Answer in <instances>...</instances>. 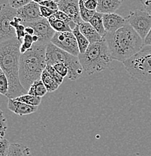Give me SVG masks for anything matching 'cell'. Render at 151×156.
I'll return each mask as SVG.
<instances>
[{
	"label": "cell",
	"mask_w": 151,
	"mask_h": 156,
	"mask_svg": "<svg viewBox=\"0 0 151 156\" xmlns=\"http://www.w3.org/2000/svg\"><path fill=\"white\" fill-rule=\"evenodd\" d=\"M25 27H26V29H25L26 34H27V35H32V36H33V35H35V30H34V29L32 28V27H30V26H25Z\"/></svg>",
	"instance_id": "38"
},
{
	"label": "cell",
	"mask_w": 151,
	"mask_h": 156,
	"mask_svg": "<svg viewBox=\"0 0 151 156\" xmlns=\"http://www.w3.org/2000/svg\"><path fill=\"white\" fill-rule=\"evenodd\" d=\"M8 129V122L4 113L0 110V139L5 137Z\"/></svg>",
	"instance_id": "27"
},
{
	"label": "cell",
	"mask_w": 151,
	"mask_h": 156,
	"mask_svg": "<svg viewBox=\"0 0 151 156\" xmlns=\"http://www.w3.org/2000/svg\"><path fill=\"white\" fill-rule=\"evenodd\" d=\"M47 92H48V89H47L46 87L45 86L44 83L42 82L41 80L40 79L32 83L27 93L34 95V96L42 98L46 95Z\"/></svg>",
	"instance_id": "21"
},
{
	"label": "cell",
	"mask_w": 151,
	"mask_h": 156,
	"mask_svg": "<svg viewBox=\"0 0 151 156\" xmlns=\"http://www.w3.org/2000/svg\"><path fill=\"white\" fill-rule=\"evenodd\" d=\"M53 66L55 68V70L60 74L62 77L64 78L66 77H68V75H69V69H68V68L63 63H56Z\"/></svg>",
	"instance_id": "31"
},
{
	"label": "cell",
	"mask_w": 151,
	"mask_h": 156,
	"mask_svg": "<svg viewBox=\"0 0 151 156\" xmlns=\"http://www.w3.org/2000/svg\"><path fill=\"white\" fill-rule=\"evenodd\" d=\"M78 58L84 71L88 75L106 69L113 61L104 38L99 41L90 44L85 53L78 55Z\"/></svg>",
	"instance_id": "4"
},
{
	"label": "cell",
	"mask_w": 151,
	"mask_h": 156,
	"mask_svg": "<svg viewBox=\"0 0 151 156\" xmlns=\"http://www.w3.org/2000/svg\"><path fill=\"white\" fill-rule=\"evenodd\" d=\"M32 0H9V4L13 9L17 10L31 2Z\"/></svg>",
	"instance_id": "30"
},
{
	"label": "cell",
	"mask_w": 151,
	"mask_h": 156,
	"mask_svg": "<svg viewBox=\"0 0 151 156\" xmlns=\"http://www.w3.org/2000/svg\"><path fill=\"white\" fill-rule=\"evenodd\" d=\"M32 2H36V3H38V4H40L41 2H43L44 0H32Z\"/></svg>",
	"instance_id": "40"
},
{
	"label": "cell",
	"mask_w": 151,
	"mask_h": 156,
	"mask_svg": "<svg viewBox=\"0 0 151 156\" xmlns=\"http://www.w3.org/2000/svg\"><path fill=\"white\" fill-rule=\"evenodd\" d=\"M84 5L87 9L96 11L98 6V0H87L84 2Z\"/></svg>",
	"instance_id": "35"
},
{
	"label": "cell",
	"mask_w": 151,
	"mask_h": 156,
	"mask_svg": "<svg viewBox=\"0 0 151 156\" xmlns=\"http://www.w3.org/2000/svg\"><path fill=\"white\" fill-rule=\"evenodd\" d=\"M55 14H56V13H55ZM55 14H53V15H51V16H50V17H48V22L51 23V22H53V21L56 20V15H55Z\"/></svg>",
	"instance_id": "39"
},
{
	"label": "cell",
	"mask_w": 151,
	"mask_h": 156,
	"mask_svg": "<svg viewBox=\"0 0 151 156\" xmlns=\"http://www.w3.org/2000/svg\"><path fill=\"white\" fill-rule=\"evenodd\" d=\"M34 41L33 39H32V36L30 35H26L23 39V41L21 43L20 50L21 54L23 53H25L26 52L28 51L29 50H30L32 48V47L33 46Z\"/></svg>",
	"instance_id": "25"
},
{
	"label": "cell",
	"mask_w": 151,
	"mask_h": 156,
	"mask_svg": "<svg viewBox=\"0 0 151 156\" xmlns=\"http://www.w3.org/2000/svg\"><path fill=\"white\" fill-rule=\"evenodd\" d=\"M26 27L23 23L20 24L17 27L15 28V32H16V38L18 39L20 41H23V39L25 35H27L25 32Z\"/></svg>",
	"instance_id": "33"
},
{
	"label": "cell",
	"mask_w": 151,
	"mask_h": 156,
	"mask_svg": "<svg viewBox=\"0 0 151 156\" xmlns=\"http://www.w3.org/2000/svg\"><path fill=\"white\" fill-rule=\"evenodd\" d=\"M126 23L144 40L151 29V14L146 10H135L126 17Z\"/></svg>",
	"instance_id": "8"
},
{
	"label": "cell",
	"mask_w": 151,
	"mask_h": 156,
	"mask_svg": "<svg viewBox=\"0 0 151 156\" xmlns=\"http://www.w3.org/2000/svg\"><path fill=\"white\" fill-rule=\"evenodd\" d=\"M47 45L34 43L30 50L21 54L19 76L21 84L27 92L32 83L41 79V73L46 68Z\"/></svg>",
	"instance_id": "3"
},
{
	"label": "cell",
	"mask_w": 151,
	"mask_h": 156,
	"mask_svg": "<svg viewBox=\"0 0 151 156\" xmlns=\"http://www.w3.org/2000/svg\"><path fill=\"white\" fill-rule=\"evenodd\" d=\"M123 2V0H98L96 11L103 14L114 13Z\"/></svg>",
	"instance_id": "15"
},
{
	"label": "cell",
	"mask_w": 151,
	"mask_h": 156,
	"mask_svg": "<svg viewBox=\"0 0 151 156\" xmlns=\"http://www.w3.org/2000/svg\"><path fill=\"white\" fill-rule=\"evenodd\" d=\"M15 100L25 103L27 105H31V106L38 107L41 102V97L34 96V95H30V94H25V95H20V96L15 98Z\"/></svg>",
	"instance_id": "22"
},
{
	"label": "cell",
	"mask_w": 151,
	"mask_h": 156,
	"mask_svg": "<svg viewBox=\"0 0 151 156\" xmlns=\"http://www.w3.org/2000/svg\"><path fill=\"white\" fill-rule=\"evenodd\" d=\"M72 33L74 34V35L76 38V40H77L80 53H84L86 52V50H87V48H88L90 43L87 40V38L81 33L78 25L76 26L75 28L73 29Z\"/></svg>",
	"instance_id": "20"
},
{
	"label": "cell",
	"mask_w": 151,
	"mask_h": 156,
	"mask_svg": "<svg viewBox=\"0 0 151 156\" xmlns=\"http://www.w3.org/2000/svg\"><path fill=\"white\" fill-rule=\"evenodd\" d=\"M50 26L53 30L56 32H72L69 23L64 22V21L59 20L56 19V20L50 23Z\"/></svg>",
	"instance_id": "24"
},
{
	"label": "cell",
	"mask_w": 151,
	"mask_h": 156,
	"mask_svg": "<svg viewBox=\"0 0 151 156\" xmlns=\"http://www.w3.org/2000/svg\"><path fill=\"white\" fill-rule=\"evenodd\" d=\"M104 38L112 59L121 62L134 56L144 46V40L127 23L116 32H107Z\"/></svg>",
	"instance_id": "2"
},
{
	"label": "cell",
	"mask_w": 151,
	"mask_h": 156,
	"mask_svg": "<svg viewBox=\"0 0 151 156\" xmlns=\"http://www.w3.org/2000/svg\"><path fill=\"white\" fill-rule=\"evenodd\" d=\"M46 62L48 66H53L58 62L63 63L69 69L68 78L71 80H75L82 75L84 72L82 66L79 61L78 56L71 55L51 42L48 44L46 49Z\"/></svg>",
	"instance_id": "6"
},
{
	"label": "cell",
	"mask_w": 151,
	"mask_h": 156,
	"mask_svg": "<svg viewBox=\"0 0 151 156\" xmlns=\"http://www.w3.org/2000/svg\"><path fill=\"white\" fill-rule=\"evenodd\" d=\"M84 2H85V1H87V0H84Z\"/></svg>",
	"instance_id": "44"
},
{
	"label": "cell",
	"mask_w": 151,
	"mask_h": 156,
	"mask_svg": "<svg viewBox=\"0 0 151 156\" xmlns=\"http://www.w3.org/2000/svg\"><path fill=\"white\" fill-rule=\"evenodd\" d=\"M9 90V82L4 72L0 74V94L7 96Z\"/></svg>",
	"instance_id": "26"
},
{
	"label": "cell",
	"mask_w": 151,
	"mask_h": 156,
	"mask_svg": "<svg viewBox=\"0 0 151 156\" xmlns=\"http://www.w3.org/2000/svg\"><path fill=\"white\" fill-rule=\"evenodd\" d=\"M78 26L81 33L87 38L90 44L99 41L103 38L89 22L83 21Z\"/></svg>",
	"instance_id": "16"
},
{
	"label": "cell",
	"mask_w": 151,
	"mask_h": 156,
	"mask_svg": "<svg viewBox=\"0 0 151 156\" xmlns=\"http://www.w3.org/2000/svg\"><path fill=\"white\" fill-rule=\"evenodd\" d=\"M38 107L27 105L14 98H9L8 101L9 110L19 116H26L35 113L38 110Z\"/></svg>",
	"instance_id": "14"
},
{
	"label": "cell",
	"mask_w": 151,
	"mask_h": 156,
	"mask_svg": "<svg viewBox=\"0 0 151 156\" xmlns=\"http://www.w3.org/2000/svg\"><path fill=\"white\" fill-rule=\"evenodd\" d=\"M103 23L107 32H113L123 27L126 23V20L116 13H111L103 14Z\"/></svg>",
	"instance_id": "13"
},
{
	"label": "cell",
	"mask_w": 151,
	"mask_h": 156,
	"mask_svg": "<svg viewBox=\"0 0 151 156\" xmlns=\"http://www.w3.org/2000/svg\"><path fill=\"white\" fill-rule=\"evenodd\" d=\"M90 23L94 29L98 32L102 38L107 33L106 30H105V27H104V23H103V14H101L99 12L95 11L94 15L90 20Z\"/></svg>",
	"instance_id": "17"
},
{
	"label": "cell",
	"mask_w": 151,
	"mask_h": 156,
	"mask_svg": "<svg viewBox=\"0 0 151 156\" xmlns=\"http://www.w3.org/2000/svg\"><path fill=\"white\" fill-rule=\"evenodd\" d=\"M57 11H54V10H52L49 9L48 7H45V6L40 5V12H41V17L42 18H47L50 17L51 15L54 14Z\"/></svg>",
	"instance_id": "32"
},
{
	"label": "cell",
	"mask_w": 151,
	"mask_h": 156,
	"mask_svg": "<svg viewBox=\"0 0 151 156\" xmlns=\"http://www.w3.org/2000/svg\"><path fill=\"white\" fill-rule=\"evenodd\" d=\"M17 16V10L9 4L0 5V44L16 38L15 29L11 22Z\"/></svg>",
	"instance_id": "7"
},
{
	"label": "cell",
	"mask_w": 151,
	"mask_h": 156,
	"mask_svg": "<svg viewBox=\"0 0 151 156\" xmlns=\"http://www.w3.org/2000/svg\"><path fill=\"white\" fill-rule=\"evenodd\" d=\"M123 64L132 78L143 83H151V45H144Z\"/></svg>",
	"instance_id": "5"
},
{
	"label": "cell",
	"mask_w": 151,
	"mask_h": 156,
	"mask_svg": "<svg viewBox=\"0 0 151 156\" xmlns=\"http://www.w3.org/2000/svg\"><path fill=\"white\" fill-rule=\"evenodd\" d=\"M51 1L55 2H56V3H59V2H60V0H51Z\"/></svg>",
	"instance_id": "41"
},
{
	"label": "cell",
	"mask_w": 151,
	"mask_h": 156,
	"mask_svg": "<svg viewBox=\"0 0 151 156\" xmlns=\"http://www.w3.org/2000/svg\"><path fill=\"white\" fill-rule=\"evenodd\" d=\"M7 156H32L30 149L20 144H11Z\"/></svg>",
	"instance_id": "18"
},
{
	"label": "cell",
	"mask_w": 151,
	"mask_h": 156,
	"mask_svg": "<svg viewBox=\"0 0 151 156\" xmlns=\"http://www.w3.org/2000/svg\"><path fill=\"white\" fill-rule=\"evenodd\" d=\"M144 45H151V29L144 40Z\"/></svg>",
	"instance_id": "37"
},
{
	"label": "cell",
	"mask_w": 151,
	"mask_h": 156,
	"mask_svg": "<svg viewBox=\"0 0 151 156\" xmlns=\"http://www.w3.org/2000/svg\"><path fill=\"white\" fill-rule=\"evenodd\" d=\"M46 70L49 72V74L51 75V77H53L59 85H61V84L63 83L64 77H62L60 74L55 70V68H53V66H48V65H47Z\"/></svg>",
	"instance_id": "28"
},
{
	"label": "cell",
	"mask_w": 151,
	"mask_h": 156,
	"mask_svg": "<svg viewBox=\"0 0 151 156\" xmlns=\"http://www.w3.org/2000/svg\"><path fill=\"white\" fill-rule=\"evenodd\" d=\"M144 9L151 14V0H139Z\"/></svg>",
	"instance_id": "36"
},
{
	"label": "cell",
	"mask_w": 151,
	"mask_h": 156,
	"mask_svg": "<svg viewBox=\"0 0 151 156\" xmlns=\"http://www.w3.org/2000/svg\"><path fill=\"white\" fill-rule=\"evenodd\" d=\"M17 17L22 20L23 23H32L41 19L40 5L35 2H31L27 5L17 10Z\"/></svg>",
	"instance_id": "11"
},
{
	"label": "cell",
	"mask_w": 151,
	"mask_h": 156,
	"mask_svg": "<svg viewBox=\"0 0 151 156\" xmlns=\"http://www.w3.org/2000/svg\"><path fill=\"white\" fill-rule=\"evenodd\" d=\"M24 26H30L35 30V35L38 37V43L48 44L55 34L47 18H41L32 23H22Z\"/></svg>",
	"instance_id": "10"
},
{
	"label": "cell",
	"mask_w": 151,
	"mask_h": 156,
	"mask_svg": "<svg viewBox=\"0 0 151 156\" xmlns=\"http://www.w3.org/2000/svg\"><path fill=\"white\" fill-rule=\"evenodd\" d=\"M41 80H42V82L44 83L45 86L46 87L47 89H48V92H55L58 88L59 87V84L51 77V75L49 74L48 71L45 68L43 71V72L41 73Z\"/></svg>",
	"instance_id": "19"
},
{
	"label": "cell",
	"mask_w": 151,
	"mask_h": 156,
	"mask_svg": "<svg viewBox=\"0 0 151 156\" xmlns=\"http://www.w3.org/2000/svg\"><path fill=\"white\" fill-rule=\"evenodd\" d=\"M2 72H3V71H2V69L1 66H0V74H1Z\"/></svg>",
	"instance_id": "42"
},
{
	"label": "cell",
	"mask_w": 151,
	"mask_h": 156,
	"mask_svg": "<svg viewBox=\"0 0 151 156\" xmlns=\"http://www.w3.org/2000/svg\"><path fill=\"white\" fill-rule=\"evenodd\" d=\"M11 144L5 138L0 139V156H7Z\"/></svg>",
	"instance_id": "29"
},
{
	"label": "cell",
	"mask_w": 151,
	"mask_h": 156,
	"mask_svg": "<svg viewBox=\"0 0 151 156\" xmlns=\"http://www.w3.org/2000/svg\"><path fill=\"white\" fill-rule=\"evenodd\" d=\"M150 100H151V91H150Z\"/></svg>",
	"instance_id": "43"
},
{
	"label": "cell",
	"mask_w": 151,
	"mask_h": 156,
	"mask_svg": "<svg viewBox=\"0 0 151 156\" xmlns=\"http://www.w3.org/2000/svg\"><path fill=\"white\" fill-rule=\"evenodd\" d=\"M50 42L53 44L55 46L58 47L61 50H64L71 55L78 56V55L80 54L77 40L72 32H56Z\"/></svg>",
	"instance_id": "9"
},
{
	"label": "cell",
	"mask_w": 151,
	"mask_h": 156,
	"mask_svg": "<svg viewBox=\"0 0 151 156\" xmlns=\"http://www.w3.org/2000/svg\"><path fill=\"white\" fill-rule=\"evenodd\" d=\"M58 8L59 11L66 13L77 25L83 22L80 15L79 0H60L58 3Z\"/></svg>",
	"instance_id": "12"
},
{
	"label": "cell",
	"mask_w": 151,
	"mask_h": 156,
	"mask_svg": "<svg viewBox=\"0 0 151 156\" xmlns=\"http://www.w3.org/2000/svg\"><path fill=\"white\" fill-rule=\"evenodd\" d=\"M79 9H80V15L84 22H90L91 18L96 11L87 9L84 5V0H79Z\"/></svg>",
	"instance_id": "23"
},
{
	"label": "cell",
	"mask_w": 151,
	"mask_h": 156,
	"mask_svg": "<svg viewBox=\"0 0 151 156\" xmlns=\"http://www.w3.org/2000/svg\"><path fill=\"white\" fill-rule=\"evenodd\" d=\"M40 5L45 6V7H48L49 9L54 10V11H58L59 8H58V3L55 2L51 1V0H44L43 2L40 3Z\"/></svg>",
	"instance_id": "34"
},
{
	"label": "cell",
	"mask_w": 151,
	"mask_h": 156,
	"mask_svg": "<svg viewBox=\"0 0 151 156\" xmlns=\"http://www.w3.org/2000/svg\"><path fill=\"white\" fill-rule=\"evenodd\" d=\"M21 43L14 38L0 44V66L9 80V90L6 96L9 98H15L28 92L21 84L19 76Z\"/></svg>",
	"instance_id": "1"
}]
</instances>
